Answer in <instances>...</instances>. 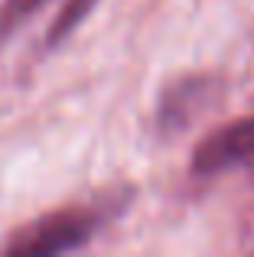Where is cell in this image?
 Wrapping results in <instances>:
<instances>
[{"label":"cell","instance_id":"obj_2","mask_svg":"<svg viewBox=\"0 0 254 257\" xmlns=\"http://www.w3.org/2000/svg\"><path fill=\"white\" fill-rule=\"evenodd\" d=\"M222 98V82L209 75L179 78L160 94L157 104V127L163 134H183L189 124H196L202 114H209Z\"/></svg>","mask_w":254,"mask_h":257},{"label":"cell","instance_id":"obj_1","mask_svg":"<svg viewBox=\"0 0 254 257\" xmlns=\"http://www.w3.org/2000/svg\"><path fill=\"white\" fill-rule=\"evenodd\" d=\"M98 228H101V212H95V208H56V212L39 215L36 221L23 225L4 244V251L20 257L78 251L98 234Z\"/></svg>","mask_w":254,"mask_h":257},{"label":"cell","instance_id":"obj_4","mask_svg":"<svg viewBox=\"0 0 254 257\" xmlns=\"http://www.w3.org/2000/svg\"><path fill=\"white\" fill-rule=\"evenodd\" d=\"M49 0H0V43L10 39L30 17H36Z\"/></svg>","mask_w":254,"mask_h":257},{"label":"cell","instance_id":"obj_3","mask_svg":"<svg viewBox=\"0 0 254 257\" xmlns=\"http://www.w3.org/2000/svg\"><path fill=\"white\" fill-rule=\"evenodd\" d=\"M241 163H254V117H238L212 131L192 153L196 176H218Z\"/></svg>","mask_w":254,"mask_h":257}]
</instances>
